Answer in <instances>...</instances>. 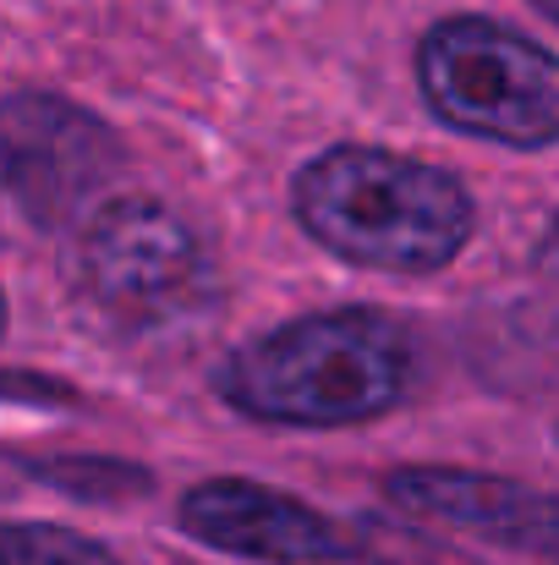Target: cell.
Here are the masks:
<instances>
[{
    "mask_svg": "<svg viewBox=\"0 0 559 565\" xmlns=\"http://www.w3.org/2000/svg\"><path fill=\"white\" fill-rule=\"evenodd\" d=\"M291 209L324 253L389 275H433L472 242V198L450 171L368 143L308 160Z\"/></svg>",
    "mask_w": 559,
    "mask_h": 565,
    "instance_id": "cell-2",
    "label": "cell"
},
{
    "mask_svg": "<svg viewBox=\"0 0 559 565\" xmlns=\"http://www.w3.org/2000/svg\"><path fill=\"white\" fill-rule=\"evenodd\" d=\"M533 6H538V11H544V17L559 28V0H533Z\"/></svg>",
    "mask_w": 559,
    "mask_h": 565,
    "instance_id": "cell-10",
    "label": "cell"
},
{
    "mask_svg": "<svg viewBox=\"0 0 559 565\" xmlns=\"http://www.w3.org/2000/svg\"><path fill=\"white\" fill-rule=\"evenodd\" d=\"M0 330H6V297H0Z\"/></svg>",
    "mask_w": 559,
    "mask_h": 565,
    "instance_id": "cell-11",
    "label": "cell"
},
{
    "mask_svg": "<svg viewBox=\"0 0 559 565\" xmlns=\"http://www.w3.org/2000/svg\"><path fill=\"white\" fill-rule=\"evenodd\" d=\"M428 110L505 149L559 143V55L488 17H444L417 44Z\"/></svg>",
    "mask_w": 559,
    "mask_h": 565,
    "instance_id": "cell-3",
    "label": "cell"
},
{
    "mask_svg": "<svg viewBox=\"0 0 559 565\" xmlns=\"http://www.w3.org/2000/svg\"><path fill=\"white\" fill-rule=\"evenodd\" d=\"M121 171V138L61 94L0 99V198L33 225H72Z\"/></svg>",
    "mask_w": 559,
    "mask_h": 565,
    "instance_id": "cell-5",
    "label": "cell"
},
{
    "mask_svg": "<svg viewBox=\"0 0 559 565\" xmlns=\"http://www.w3.org/2000/svg\"><path fill=\"white\" fill-rule=\"evenodd\" d=\"M186 533L219 555L258 565H363L373 561L368 539L308 500H291L269 483L247 478H208L192 483L176 511Z\"/></svg>",
    "mask_w": 559,
    "mask_h": 565,
    "instance_id": "cell-6",
    "label": "cell"
},
{
    "mask_svg": "<svg viewBox=\"0 0 559 565\" xmlns=\"http://www.w3.org/2000/svg\"><path fill=\"white\" fill-rule=\"evenodd\" d=\"M77 269L83 291L127 324H160L208 297L203 242L192 236L182 214H171L154 198L105 203L83 231Z\"/></svg>",
    "mask_w": 559,
    "mask_h": 565,
    "instance_id": "cell-4",
    "label": "cell"
},
{
    "mask_svg": "<svg viewBox=\"0 0 559 565\" xmlns=\"http://www.w3.org/2000/svg\"><path fill=\"white\" fill-rule=\"evenodd\" d=\"M0 565H121V561L99 539H83L72 527L11 522V527H0Z\"/></svg>",
    "mask_w": 559,
    "mask_h": 565,
    "instance_id": "cell-8",
    "label": "cell"
},
{
    "mask_svg": "<svg viewBox=\"0 0 559 565\" xmlns=\"http://www.w3.org/2000/svg\"><path fill=\"white\" fill-rule=\"evenodd\" d=\"M417 384V335L378 308L291 319L236 347L214 390L252 423L346 428L395 412Z\"/></svg>",
    "mask_w": 559,
    "mask_h": 565,
    "instance_id": "cell-1",
    "label": "cell"
},
{
    "mask_svg": "<svg viewBox=\"0 0 559 565\" xmlns=\"http://www.w3.org/2000/svg\"><path fill=\"white\" fill-rule=\"evenodd\" d=\"M384 494L422 522H444L559 565V500L549 494L455 467H400L384 478Z\"/></svg>",
    "mask_w": 559,
    "mask_h": 565,
    "instance_id": "cell-7",
    "label": "cell"
},
{
    "mask_svg": "<svg viewBox=\"0 0 559 565\" xmlns=\"http://www.w3.org/2000/svg\"><path fill=\"white\" fill-rule=\"evenodd\" d=\"M538 269H544V275H559V214L549 220V231H544V242H538Z\"/></svg>",
    "mask_w": 559,
    "mask_h": 565,
    "instance_id": "cell-9",
    "label": "cell"
}]
</instances>
